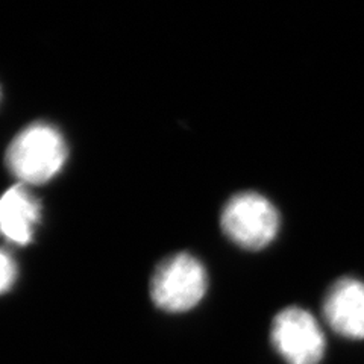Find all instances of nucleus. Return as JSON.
Instances as JSON below:
<instances>
[{
	"mask_svg": "<svg viewBox=\"0 0 364 364\" xmlns=\"http://www.w3.org/2000/svg\"><path fill=\"white\" fill-rule=\"evenodd\" d=\"M67 144L52 124L33 123L16 135L6 151L8 168L23 184H43L63 168Z\"/></svg>",
	"mask_w": 364,
	"mask_h": 364,
	"instance_id": "nucleus-1",
	"label": "nucleus"
},
{
	"mask_svg": "<svg viewBox=\"0 0 364 364\" xmlns=\"http://www.w3.org/2000/svg\"><path fill=\"white\" fill-rule=\"evenodd\" d=\"M207 289V270L200 261L190 254H176L156 267L151 298L166 313H186L203 299Z\"/></svg>",
	"mask_w": 364,
	"mask_h": 364,
	"instance_id": "nucleus-2",
	"label": "nucleus"
},
{
	"mask_svg": "<svg viewBox=\"0 0 364 364\" xmlns=\"http://www.w3.org/2000/svg\"><path fill=\"white\" fill-rule=\"evenodd\" d=\"M220 223L231 242L247 250H259L277 237L279 214L258 193H238L225 205Z\"/></svg>",
	"mask_w": 364,
	"mask_h": 364,
	"instance_id": "nucleus-3",
	"label": "nucleus"
},
{
	"mask_svg": "<svg viewBox=\"0 0 364 364\" xmlns=\"http://www.w3.org/2000/svg\"><path fill=\"white\" fill-rule=\"evenodd\" d=\"M272 343L287 364H318L325 354V337L316 318L298 306L273 318Z\"/></svg>",
	"mask_w": 364,
	"mask_h": 364,
	"instance_id": "nucleus-4",
	"label": "nucleus"
},
{
	"mask_svg": "<svg viewBox=\"0 0 364 364\" xmlns=\"http://www.w3.org/2000/svg\"><path fill=\"white\" fill-rule=\"evenodd\" d=\"M323 316L334 331L346 338H364V282L341 278L323 302Z\"/></svg>",
	"mask_w": 364,
	"mask_h": 364,
	"instance_id": "nucleus-5",
	"label": "nucleus"
},
{
	"mask_svg": "<svg viewBox=\"0 0 364 364\" xmlns=\"http://www.w3.org/2000/svg\"><path fill=\"white\" fill-rule=\"evenodd\" d=\"M40 219V202L25 186L17 184L5 191L0 200V226L8 242L28 245Z\"/></svg>",
	"mask_w": 364,
	"mask_h": 364,
	"instance_id": "nucleus-6",
	"label": "nucleus"
},
{
	"mask_svg": "<svg viewBox=\"0 0 364 364\" xmlns=\"http://www.w3.org/2000/svg\"><path fill=\"white\" fill-rule=\"evenodd\" d=\"M0 289H2L4 293H6L16 281L17 277V266L14 258L11 257L6 250L2 252V257H0Z\"/></svg>",
	"mask_w": 364,
	"mask_h": 364,
	"instance_id": "nucleus-7",
	"label": "nucleus"
}]
</instances>
